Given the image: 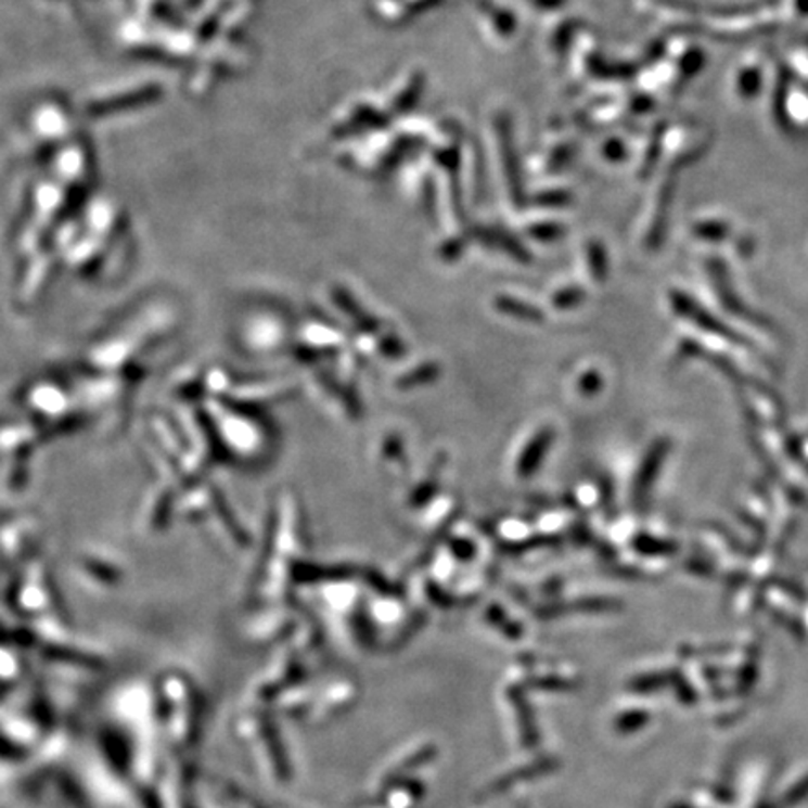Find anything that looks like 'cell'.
I'll return each mask as SVG.
<instances>
[{"instance_id": "6da1fadb", "label": "cell", "mask_w": 808, "mask_h": 808, "mask_svg": "<svg viewBox=\"0 0 808 808\" xmlns=\"http://www.w3.org/2000/svg\"><path fill=\"white\" fill-rule=\"evenodd\" d=\"M551 441V431H543L541 435L537 436L536 440L531 441L530 448H528V451L524 453L523 459L518 462V474L521 476H530L531 472L539 466V462H541L544 453H547Z\"/></svg>"}, {"instance_id": "7a4b0ae2", "label": "cell", "mask_w": 808, "mask_h": 808, "mask_svg": "<svg viewBox=\"0 0 808 808\" xmlns=\"http://www.w3.org/2000/svg\"><path fill=\"white\" fill-rule=\"evenodd\" d=\"M497 306L500 311L510 312V315H513V317H518V319H543V317H541V312L537 311V309H534V307L531 306H526V304H521V302H515V299L500 298L498 299Z\"/></svg>"}, {"instance_id": "3957f363", "label": "cell", "mask_w": 808, "mask_h": 808, "mask_svg": "<svg viewBox=\"0 0 808 808\" xmlns=\"http://www.w3.org/2000/svg\"><path fill=\"white\" fill-rule=\"evenodd\" d=\"M435 376H436V368H433V365H428V368L422 369V371H415V373H412V376H408V379H402V381L399 382V386H405V387L415 386L418 382L433 381Z\"/></svg>"}]
</instances>
